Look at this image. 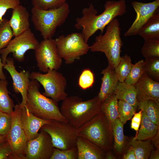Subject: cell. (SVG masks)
Segmentation results:
<instances>
[{"label": "cell", "mask_w": 159, "mask_h": 159, "mask_svg": "<svg viewBox=\"0 0 159 159\" xmlns=\"http://www.w3.org/2000/svg\"><path fill=\"white\" fill-rule=\"evenodd\" d=\"M104 11L97 15L98 11L92 3L82 11V16L75 20L74 27L82 30L85 42L87 43L90 38L97 31L102 34L106 26L117 16H122L126 12L125 0H108L104 5Z\"/></svg>", "instance_id": "1"}, {"label": "cell", "mask_w": 159, "mask_h": 159, "mask_svg": "<svg viewBox=\"0 0 159 159\" xmlns=\"http://www.w3.org/2000/svg\"><path fill=\"white\" fill-rule=\"evenodd\" d=\"M102 105L97 96L85 101L77 96H72L62 101L60 110L68 122L77 129L100 113Z\"/></svg>", "instance_id": "2"}, {"label": "cell", "mask_w": 159, "mask_h": 159, "mask_svg": "<svg viewBox=\"0 0 159 159\" xmlns=\"http://www.w3.org/2000/svg\"><path fill=\"white\" fill-rule=\"evenodd\" d=\"M120 28L119 20H112L107 26L104 34L97 36L93 44L90 46L92 52L104 53L108 62V65L115 69L119 64L121 57V48L123 43L121 37Z\"/></svg>", "instance_id": "3"}, {"label": "cell", "mask_w": 159, "mask_h": 159, "mask_svg": "<svg viewBox=\"0 0 159 159\" xmlns=\"http://www.w3.org/2000/svg\"><path fill=\"white\" fill-rule=\"evenodd\" d=\"M39 89V82L36 80H31L25 105L29 111L40 118L68 122L61 114L58 102L42 94Z\"/></svg>", "instance_id": "4"}, {"label": "cell", "mask_w": 159, "mask_h": 159, "mask_svg": "<svg viewBox=\"0 0 159 159\" xmlns=\"http://www.w3.org/2000/svg\"><path fill=\"white\" fill-rule=\"evenodd\" d=\"M70 11L67 2L57 8L46 10L33 6L31 20L44 39H49L54 35L57 28L65 22Z\"/></svg>", "instance_id": "5"}, {"label": "cell", "mask_w": 159, "mask_h": 159, "mask_svg": "<svg viewBox=\"0 0 159 159\" xmlns=\"http://www.w3.org/2000/svg\"><path fill=\"white\" fill-rule=\"evenodd\" d=\"M77 130L78 136L90 140L106 151L112 148V127L102 111Z\"/></svg>", "instance_id": "6"}, {"label": "cell", "mask_w": 159, "mask_h": 159, "mask_svg": "<svg viewBox=\"0 0 159 159\" xmlns=\"http://www.w3.org/2000/svg\"><path fill=\"white\" fill-rule=\"evenodd\" d=\"M55 39L58 53L67 64H73L90 50L81 33L63 34Z\"/></svg>", "instance_id": "7"}, {"label": "cell", "mask_w": 159, "mask_h": 159, "mask_svg": "<svg viewBox=\"0 0 159 159\" xmlns=\"http://www.w3.org/2000/svg\"><path fill=\"white\" fill-rule=\"evenodd\" d=\"M30 79L37 81L44 89L42 94L57 102L63 100L68 96L65 91L67 80L57 70H49L44 74L33 72L30 74Z\"/></svg>", "instance_id": "8"}, {"label": "cell", "mask_w": 159, "mask_h": 159, "mask_svg": "<svg viewBox=\"0 0 159 159\" xmlns=\"http://www.w3.org/2000/svg\"><path fill=\"white\" fill-rule=\"evenodd\" d=\"M50 136L53 147L61 150H66L76 146L78 137L77 129L68 122L51 120L49 123L40 129Z\"/></svg>", "instance_id": "9"}, {"label": "cell", "mask_w": 159, "mask_h": 159, "mask_svg": "<svg viewBox=\"0 0 159 159\" xmlns=\"http://www.w3.org/2000/svg\"><path fill=\"white\" fill-rule=\"evenodd\" d=\"M21 107L16 104L11 115V128L5 136L12 151L11 159H25L27 140L21 122Z\"/></svg>", "instance_id": "10"}, {"label": "cell", "mask_w": 159, "mask_h": 159, "mask_svg": "<svg viewBox=\"0 0 159 159\" xmlns=\"http://www.w3.org/2000/svg\"><path fill=\"white\" fill-rule=\"evenodd\" d=\"M39 42L30 29L11 39L5 48L0 50L3 63H6L8 54L12 53L14 59L21 62L25 59L24 54L29 50H35Z\"/></svg>", "instance_id": "11"}, {"label": "cell", "mask_w": 159, "mask_h": 159, "mask_svg": "<svg viewBox=\"0 0 159 159\" xmlns=\"http://www.w3.org/2000/svg\"><path fill=\"white\" fill-rule=\"evenodd\" d=\"M35 56L39 70L46 73L49 70H57L62 63L59 55L55 39H44L35 50Z\"/></svg>", "instance_id": "12"}, {"label": "cell", "mask_w": 159, "mask_h": 159, "mask_svg": "<svg viewBox=\"0 0 159 159\" xmlns=\"http://www.w3.org/2000/svg\"><path fill=\"white\" fill-rule=\"evenodd\" d=\"M54 148L50 135L40 130L36 138L27 141L25 159H50Z\"/></svg>", "instance_id": "13"}, {"label": "cell", "mask_w": 159, "mask_h": 159, "mask_svg": "<svg viewBox=\"0 0 159 159\" xmlns=\"http://www.w3.org/2000/svg\"><path fill=\"white\" fill-rule=\"evenodd\" d=\"M3 67L11 77L14 91L17 94L20 93L21 95L22 100L19 104L20 106L21 107H24L27 101L30 73L29 71L24 70L17 71L14 66V59L10 57H7Z\"/></svg>", "instance_id": "14"}, {"label": "cell", "mask_w": 159, "mask_h": 159, "mask_svg": "<svg viewBox=\"0 0 159 159\" xmlns=\"http://www.w3.org/2000/svg\"><path fill=\"white\" fill-rule=\"evenodd\" d=\"M131 4L136 14L132 24L124 34L125 37L137 34L138 31L153 15L159 6V0L148 3L133 1Z\"/></svg>", "instance_id": "15"}, {"label": "cell", "mask_w": 159, "mask_h": 159, "mask_svg": "<svg viewBox=\"0 0 159 159\" xmlns=\"http://www.w3.org/2000/svg\"><path fill=\"white\" fill-rule=\"evenodd\" d=\"M20 118L21 125L27 141L36 138L41 128L44 125L49 123L51 121L34 115L29 111L25 106L21 107Z\"/></svg>", "instance_id": "16"}, {"label": "cell", "mask_w": 159, "mask_h": 159, "mask_svg": "<svg viewBox=\"0 0 159 159\" xmlns=\"http://www.w3.org/2000/svg\"><path fill=\"white\" fill-rule=\"evenodd\" d=\"M135 85L137 90L138 103L151 100L159 103V82L144 73Z\"/></svg>", "instance_id": "17"}, {"label": "cell", "mask_w": 159, "mask_h": 159, "mask_svg": "<svg viewBox=\"0 0 159 159\" xmlns=\"http://www.w3.org/2000/svg\"><path fill=\"white\" fill-rule=\"evenodd\" d=\"M29 15L26 7L19 5L13 9L9 24L15 37L30 29Z\"/></svg>", "instance_id": "18"}, {"label": "cell", "mask_w": 159, "mask_h": 159, "mask_svg": "<svg viewBox=\"0 0 159 159\" xmlns=\"http://www.w3.org/2000/svg\"><path fill=\"white\" fill-rule=\"evenodd\" d=\"M76 144L78 159H106V151L90 140L78 136Z\"/></svg>", "instance_id": "19"}, {"label": "cell", "mask_w": 159, "mask_h": 159, "mask_svg": "<svg viewBox=\"0 0 159 159\" xmlns=\"http://www.w3.org/2000/svg\"><path fill=\"white\" fill-rule=\"evenodd\" d=\"M101 74L103 75L102 82L97 96L102 103L114 94L119 80L114 69H112L108 65L102 71Z\"/></svg>", "instance_id": "20"}, {"label": "cell", "mask_w": 159, "mask_h": 159, "mask_svg": "<svg viewBox=\"0 0 159 159\" xmlns=\"http://www.w3.org/2000/svg\"><path fill=\"white\" fill-rule=\"evenodd\" d=\"M137 34L144 40H159V12L158 8L138 31Z\"/></svg>", "instance_id": "21"}, {"label": "cell", "mask_w": 159, "mask_h": 159, "mask_svg": "<svg viewBox=\"0 0 159 159\" xmlns=\"http://www.w3.org/2000/svg\"><path fill=\"white\" fill-rule=\"evenodd\" d=\"M114 94L118 100L125 101L136 109L138 108L137 92L135 85L119 82Z\"/></svg>", "instance_id": "22"}, {"label": "cell", "mask_w": 159, "mask_h": 159, "mask_svg": "<svg viewBox=\"0 0 159 159\" xmlns=\"http://www.w3.org/2000/svg\"><path fill=\"white\" fill-rule=\"evenodd\" d=\"M140 129L137 134L133 138L138 140H146L152 139L159 130V126L151 121L142 110Z\"/></svg>", "instance_id": "23"}, {"label": "cell", "mask_w": 159, "mask_h": 159, "mask_svg": "<svg viewBox=\"0 0 159 159\" xmlns=\"http://www.w3.org/2000/svg\"><path fill=\"white\" fill-rule=\"evenodd\" d=\"M118 100L114 94L102 103V111L111 126L118 118Z\"/></svg>", "instance_id": "24"}, {"label": "cell", "mask_w": 159, "mask_h": 159, "mask_svg": "<svg viewBox=\"0 0 159 159\" xmlns=\"http://www.w3.org/2000/svg\"><path fill=\"white\" fill-rule=\"evenodd\" d=\"M130 145L134 150L136 159L149 158L152 151L154 149L151 139L143 141L133 138Z\"/></svg>", "instance_id": "25"}, {"label": "cell", "mask_w": 159, "mask_h": 159, "mask_svg": "<svg viewBox=\"0 0 159 159\" xmlns=\"http://www.w3.org/2000/svg\"><path fill=\"white\" fill-rule=\"evenodd\" d=\"M123 125L118 118L112 126L114 149L118 154H120L123 152L126 145L125 138L123 132Z\"/></svg>", "instance_id": "26"}, {"label": "cell", "mask_w": 159, "mask_h": 159, "mask_svg": "<svg viewBox=\"0 0 159 159\" xmlns=\"http://www.w3.org/2000/svg\"><path fill=\"white\" fill-rule=\"evenodd\" d=\"M138 108L144 111L149 119L159 125V103L153 100H148L138 103Z\"/></svg>", "instance_id": "27"}, {"label": "cell", "mask_w": 159, "mask_h": 159, "mask_svg": "<svg viewBox=\"0 0 159 159\" xmlns=\"http://www.w3.org/2000/svg\"><path fill=\"white\" fill-rule=\"evenodd\" d=\"M6 79L0 80V111L12 115L15 107L13 101L9 95Z\"/></svg>", "instance_id": "28"}, {"label": "cell", "mask_w": 159, "mask_h": 159, "mask_svg": "<svg viewBox=\"0 0 159 159\" xmlns=\"http://www.w3.org/2000/svg\"><path fill=\"white\" fill-rule=\"evenodd\" d=\"M143 69L145 74L152 79L159 82V57L145 58L144 61Z\"/></svg>", "instance_id": "29"}, {"label": "cell", "mask_w": 159, "mask_h": 159, "mask_svg": "<svg viewBox=\"0 0 159 159\" xmlns=\"http://www.w3.org/2000/svg\"><path fill=\"white\" fill-rule=\"evenodd\" d=\"M132 64L130 56L125 54L121 57L118 65L115 69L119 82H125L131 68Z\"/></svg>", "instance_id": "30"}, {"label": "cell", "mask_w": 159, "mask_h": 159, "mask_svg": "<svg viewBox=\"0 0 159 159\" xmlns=\"http://www.w3.org/2000/svg\"><path fill=\"white\" fill-rule=\"evenodd\" d=\"M136 108L125 101H118V118L124 125L131 119L136 113Z\"/></svg>", "instance_id": "31"}, {"label": "cell", "mask_w": 159, "mask_h": 159, "mask_svg": "<svg viewBox=\"0 0 159 159\" xmlns=\"http://www.w3.org/2000/svg\"><path fill=\"white\" fill-rule=\"evenodd\" d=\"M13 36L9 20L3 18L0 21V50L6 47Z\"/></svg>", "instance_id": "32"}, {"label": "cell", "mask_w": 159, "mask_h": 159, "mask_svg": "<svg viewBox=\"0 0 159 159\" xmlns=\"http://www.w3.org/2000/svg\"><path fill=\"white\" fill-rule=\"evenodd\" d=\"M144 60L138 61L132 64L131 68L125 82L127 84L135 85L144 73L143 69Z\"/></svg>", "instance_id": "33"}, {"label": "cell", "mask_w": 159, "mask_h": 159, "mask_svg": "<svg viewBox=\"0 0 159 159\" xmlns=\"http://www.w3.org/2000/svg\"><path fill=\"white\" fill-rule=\"evenodd\" d=\"M144 41L141 48L143 56L145 58L159 57V40H148Z\"/></svg>", "instance_id": "34"}, {"label": "cell", "mask_w": 159, "mask_h": 159, "mask_svg": "<svg viewBox=\"0 0 159 159\" xmlns=\"http://www.w3.org/2000/svg\"><path fill=\"white\" fill-rule=\"evenodd\" d=\"M78 152L77 146L66 150L54 148L50 159H78Z\"/></svg>", "instance_id": "35"}, {"label": "cell", "mask_w": 159, "mask_h": 159, "mask_svg": "<svg viewBox=\"0 0 159 159\" xmlns=\"http://www.w3.org/2000/svg\"><path fill=\"white\" fill-rule=\"evenodd\" d=\"M67 0H31L33 6L44 10L57 8L65 4Z\"/></svg>", "instance_id": "36"}, {"label": "cell", "mask_w": 159, "mask_h": 159, "mask_svg": "<svg viewBox=\"0 0 159 159\" xmlns=\"http://www.w3.org/2000/svg\"><path fill=\"white\" fill-rule=\"evenodd\" d=\"M94 82V75L92 72L89 69L82 71L78 80V84L82 90L87 89L93 85Z\"/></svg>", "instance_id": "37"}, {"label": "cell", "mask_w": 159, "mask_h": 159, "mask_svg": "<svg viewBox=\"0 0 159 159\" xmlns=\"http://www.w3.org/2000/svg\"><path fill=\"white\" fill-rule=\"evenodd\" d=\"M11 115L0 111V136H6L11 127Z\"/></svg>", "instance_id": "38"}, {"label": "cell", "mask_w": 159, "mask_h": 159, "mask_svg": "<svg viewBox=\"0 0 159 159\" xmlns=\"http://www.w3.org/2000/svg\"><path fill=\"white\" fill-rule=\"evenodd\" d=\"M20 0H0V21L8 9H13L20 4Z\"/></svg>", "instance_id": "39"}, {"label": "cell", "mask_w": 159, "mask_h": 159, "mask_svg": "<svg viewBox=\"0 0 159 159\" xmlns=\"http://www.w3.org/2000/svg\"><path fill=\"white\" fill-rule=\"evenodd\" d=\"M12 151L9 144L6 141L0 144V159H11Z\"/></svg>", "instance_id": "40"}, {"label": "cell", "mask_w": 159, "mask_h": 159, "mask_svg": "<svg viewBox=\"0 0 159 159\" xmlns=\"http://www.w3.org/2000/svg\"><path fill=\"white\" fill-rule=\"evenodd\" d=\"M142 110H140L136 113H135L133 115L131 123V129L135 130L136 132V135L138 132L139 128L140 125Z\"/></svg>", "instance_id": "41"}, {"label": "cell", "mask_w": 159, "mask_h": 159, "mask_svg": "<svg viewBox=\"0 0 159 159\" xmlns=\"http://www.w3.org/2000/svg\"><path fill=\"white\" fill-rule=\"evenodd\" d=\"M123 159H136L134 150L131 146H130L127 153L122 156Z\"/></svg>", "instance_id": "42"}, {"label": "cell", "mask_w": 159, "mask_h": 159, "mask_svg": "<svg viewBox=\"0 0 159 159\" xmlns=\"http://www.w3.org/2000/svg\"><path fill=\"white\" fill-rule=\"evenodd\" d=\"M149 159H159V148H156L155 150H153L150 156Z\"/></svg>", "instance_id": "43"}, {"label": "cell", "mask_w": 159, "mask_h": 159, "mask_svg": "<svg viewBox=\"0 0 159 159\" xmlns=\"http://www.w3.org/2000/svg\"><path fill=\"white\" fill-rule=\"evenodd\" d=\"M159 132L158 130L155 135L151 139L152 144L156 148L159 147Z\"/></svg>", "instance_id": "44"}, {"label": "cell", "mask_w": 159, "mask_h": 159, "mask_svg": "<svg viewBox=\"0 0 159 159\" xmlns=\"http://www.w3.org/2000/svg\"><path fill=\"white\" fill-rule=\"evenodd\" d=\"M4 65L2 63L1 58L0 57V80L6 79V77L3 71V68Z\"/></svg>", "instance_id": "45"}, {"label": "cell", "mask_w": 159, "mask_h": 159, "mask_svg": "<svg viewBox=\"0 0 159 159\" xmlns=\"http://www.w3.org/2000/svg\"><path fill=\"white\" fill-rule=\"evenodd\" d=\"M111 150L106 151L105 159H115L116 157L113 155L110 151Z\"/></svg>", "instance_id": "46"}, {"label": "cell", "mask_w": 159, "mask_h": 159, "mask_svg": "<svg viewBox=\"0 0 159 159\" xmlns=\"http://www.w3.org/2000/svg\"><path fill=\"white\" fill-rule=\"evenodd\" d=\"M6 141L5 136H0V144Z\"/></svg>", "instance_id": "47"}]
</instances>
